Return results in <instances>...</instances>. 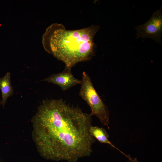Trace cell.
Listing matches in <instances>:
<instances>
[{"instance_id":"8992f818","label":"cell","mask_w":162,"mask_h":162,"mask_svg":"<svg viewBox=\"0 0 162 162\" xmlns=\"http://www.w3.org/2000/svg\"><path fill=\"white\" fill-rule=\"evenodd\" d=\"M0 89L2 97L0 103L4 107L7 99L14 94L10 72H7L4 76L0 78Z\"/></svg>"},{"instance_id":"277c9868","label":"cell","mask_w":162,"mask_h":162,"mask_svg":"<svg viewBox=\"0 0 162 162\" xmlns=\"http://www.w3.org/2000/svg\"><path fill=\"white\" fill-rule=\"evenodd\" d=\"M137 38H150L161 44L162 33V13L161 8L154 12L150 19L143 24L135 27Z\"/></svg>"},{"instance_id":"3957f363","label":"cell","mask_w":162,"mask_h":162,"mask_svg":"<svg viewBox=\"0 0 162 162\" xmlns=\"http://www.w3.org/2000/svg\"><path fill=\"white\" fill-rule=\"evenodd\" d=\"M79 95L89 106L91 111L90 115L95 116L104 125L109 128V112L95 89L91 79L85 72L82 73Z\"/></svg>"},{"instance_id":"52a82bcc","label":"cell","mask_w":162,"mask_h":162,"mask_svg":"<svg viewBox=\"0 0 162 162\" xmlns=\"http://www.w3.org/2000/svg\"><path fill=\"white\" fill-rule=\"evenodd\" d=\"M89 131L91 135L100 142L109 144L120 152L121 151L109 140V135L106 130L103 128L92 125L90 128Z\"/></svg>"},{"instance_id":"6da1fadb","label":"cell","mask_w":162,"mask_h":162,"mask_svg":"<svg viewBox=\"0 0 162 162\" xmlns=\"http://www.w3.org/2000/svg\"><path fill=\"white\" fill-rule=\"evenodd\" d=\"M32 137L47 160L75 162L90 156L95 140L90 132L92 116L62 99L44 100L32 119Z\"/></svg>"},{"instance_id":"7a4b0ae2","label":"cell","mask_w":162,"mask_h":162,"mask_svg":"<svg viewBox=\"0 0 162 162\" xmlns=\"http://www.w3.org/2000/svg\"><path fill=\"white\" fill-rule=\"evenodd\" d=\"M98 26L75 30L66 29L62 24L53 23L48 27L42 37L45 50L71 69L77 63L88 60L94 54V38Z\"/></svg>"},{"instance_id":"5b68a950","label":"cell","mask_w":162,"mask_h":162,"mask_svg":"<svg viewBox=\"0 0 162 162\" xmlns=\"http://www.w3.org/2000/svg\"><path fill=\"white\" fill-rule=\"evenodd\" d=\"M42 81L56 85L63 91L67 90L74 86L80 84L81 83V80L73 76L71 69L66 68L62 72L52 74Z\"/></svg>"},{"instance_id":"ba28073f","label":"cell","mask_w":162,"mask_h":162,"mask_svg":"<svg viewBox=\"0 0 162 162\" xmlns=\"http://www.w3.org/2000/svg\"><path fill=\"white\" fill-rule=\"evenodd\" d=\"M123 154L125 155L129 159V161L132 162H139L136 158H132L130 155H126L122 152Z\"/></svg>"}]
</instances>
